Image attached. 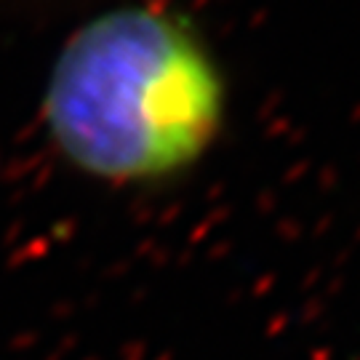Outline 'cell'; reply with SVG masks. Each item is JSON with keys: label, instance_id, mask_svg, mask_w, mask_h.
Wrapping results in <instances>:
<instances>
[{"label": "cell", "instance_id": "obj_1", "mask_svg": "<svg viewBox=\"0 0 360 360\" xmlns=\"http://www.w3.org/2000/svg\"><path fill=\"white\" fill-rule=\"evenodd\" d=\"M224 86L206 46L166 8L120 6L75 30L51 67L43 120L56 150L104 181H150L217 139Z\"/></svg>", "mask_w": 360, "mask_h": 360}]
</instances>
